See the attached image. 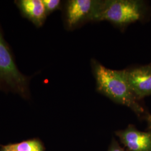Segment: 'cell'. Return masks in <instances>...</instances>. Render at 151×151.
Masks as SVG:
<instances>
[{
    "instance_id": "1",
    "label": "cell",
    "mask_w": 151,
    "mask_h": 151,
    "mask_svg": "<svg viewBox=\"0 0 151 151\" xmlns=\"http://www.w3.org/2000/svg\"><path fill=\"white\" fill-rule=\"evenodd\" d=\"M92 66L99 91L116 103L128 107L137 114L143 113V109L137 102L130 88L125 70H111L95 60Z\"/></svg>"
},
{
    "instance_id": "2",
    "label": "cell",
    "mask_w": 151,
    "mask_h": 151,
    "mask_svg": "<svg viewBox=\"0 0 151 151\" xmlns=\"http://www.w3.org/2000/svg\"><path fill=\"white\" fill-rule=\"evenodd\" d=\"M30 77L17 68L0 27V91L11 92L27 97L30 94Z\"/></svg>"
},
{
    "instance_id": "3",
    "label": "cell",
    "mask_w": 151,
    "mask_h": 151,
    "mask_svg": "<svg viewBox=\"0 0 151 151\" xmlns=\"http://www.w3.org/2000/svg\"><path fill=\"white\" fill-rule=\"evenodd\" d=\"M142 11L143 5L139 1H100L93 21H108L124 25L139 20Z\"/></svg>"
},
{
    "instance_id": "4",
    "label": "cell",
    "mask_w": 151,
    "mask_h": 151,
    "mask_svg": "<svg viewBox=\"0 0 151 151\" xmlns=\"http://www.w3.org/2000/svg\"><path fill=\"white\" fill-rule=\"evenodd\" d=\"M100 1L70 0L67 3L65 22L68 29H73L85 20H93Z\"/></svg>"
},
{
    "instance_id": "5",
    "label": "cell",
    "mask_w": 151,
    "mask_h": 151,
    "mask_svg": "<svg viewBox=\"0 0 151 151\" xmlns=\"http://www.w3.org/2000/svg\"><path fill=\"white\" fill-rule=\"evenodd\" d=\"M125 74L137 99L151 95V65L125 70Z\"/></svg>"
},
{
    "instance_id": "6",
    "label": "cell",
    "mask_w": 151,
    "mask_h": 151,
    "mask_svg": "<svg viewBox=\"0 0 151 151\" xmlns=\"http://www.w3.org/2000/svg\"><path fill=\"white\" fill-rule=\"evenodd\" d=\"M130 151H151V133L141 132L129 126L117 133Z\"/></svg>"
},
{
    "instance_id": "7",
    "label": "cell",
    "mask_w": 151,
    "mask_h": 151,
    "mask_svg": "<svg viewBox=\"0 0 151 151\" xmlns=\"http://www.w3.org/2000/svg\"><path fill=\"white\" fill-rule=\"evenodd\" d=\"M15 3L25 17L37 27H41L48 15L42 0H18Z\"/></svg>"
},
{
    "instance_id": "8",
    "label": "cell",
    "mask_w": 151,
    "mask_h": 151,
    "mask_svg": "<svg viewBox=\"0 0 151 151\" xmlns=\"http://www.w3.org/2000/svg\"><path fill=\"white\" fill-rule=\"evenodd\" d=\"M14 151H43L41 144L37 140H29L12 146Z\"/></svg>"
},
{
    "instance_id": "9",
    "label": "cell",
    "mask_w": 151,
    "mask_h": 151,
    "mask_svg": "<svg viewBox=\"0 0 151 151\" xmlns=\"http://www.w3.org/2000/svg\"><path fill=\"white\" fill-rule=\"evenodd\" d=\"M48 15L58 10L60 6V0H43Z\"/></svg>"
},
{
    "instance_id": "10",
    "label": "cell",
    "mask_w": 151,
    "mask_h": 151,
    "mask_svg": "<svg viewBox=\"0 0 151 151\" xmlns=\"http://www.w3.org/2000/svg\"><path fill=\"white\" fill-rule=\"evenodd\" d=\"M109 151H124V150L121 148L119 144L116 142H114L113 143H112L111 146H110Z\"/></svg>"
},
{
    "instance_id": "11",
    "label": "cell",
    "mask_w": 151,
    "mask_h": 151,
    "mask_svg": "<svg viewBox=\"0 0 151 151\" xmlns=\"http://www.w3.org/2000/svg\"><path fill=\"white\" fill-rule=\"evenodd\" d=\"M3 151H14L12 146H7L4 148V150Z\"/></svg>"
},
{
    "instance_id": "12",
    "label": "cell",
    "mask_w": 151,
    "mask_h": 151,
    "mask_svg": "<svg viewBox=\"0 0 151 151\" xmlns=\"http://www.w3.org/2000/svg\"><path fill=\"white\" fill-rule=\"evenodd\" d=\"M148 123H151V115H148Z\"/></svg>"
},
{
    "instance_id": "13",
    "label": "cell",
    "mask_w": 151,
    "mask_h": 151,
    "mask_svg": "<svg viewBox=\"0 0 151 151\" xmlns=\"http://www.w3.org/2000/svg\"><path fill=\"white\" fill-rule=\"evenodd\" d=\"M149 124H150V125L151 126V123H149Z\"/></svg>"
}]
</instances>
